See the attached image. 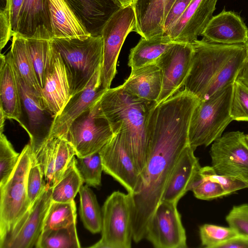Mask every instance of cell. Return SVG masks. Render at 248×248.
<instances>
[{"instance_id":"6da1fadb","label":"cell","mask_w":248,"mask_h":248,"mask_svg":"<svg viewBox=\"0 0 248 248\" xmlns=\"http://www.w3.org/2000/svg\"><path fill=\"white\" fill-rule=\"evenodd\" d=\"M200 100L185 90L152 105L147 117L148 160L132 194L133 240L145 238L148 225L160 203L174 167L188 144V129Z\"/></svg>"},{"instance_id":"7a4b0ae2","label":"cell","mask_w":248,"mask_h":248,"mask_svg":"<svg viewBox=\"0 0 248 248\" xmlns=\"http://www.w3.org/2000/svg\"><path fill=\"white\" fill-rule=\"evenodd\" d=\"M191 44L192 63L184 90L204 101L237 79L247 59V47L246 44H221L204 38Z\"/></svg>"},{"instance_id":"3957f363","label":"cell","mask_w":248,"mask_h":248,"mask_svg":"<svg viewBox=\"0 0 248 248\" xmlns=\"http://www.w3.org/2000/svg\"><path fill=\"white\" fill-rule=\"evenodd\" d=\"M155 102L139 98L120 85L106 89L94 104L97 114L108 121L114 133L121 128L140 173L149 155L146 124Z\"/></svg>"},{"instance_id":"277c9868","label":"cell","mask_w":248,"mask_h":248,"mask_svg":"<svg viewBox=\"0 0 248 248\" xmlns=\"http://www.w3.org/2000/svg\"><path fill=\"white\" fill-rule=\"evenodd\" d=\"M233 83L200 101L191 116L188 129V144L195 151L208 146L221 137L233 121L230 115Z\"/></svg>"},{"instance_id":"5b68a950","label":"cell","mask_w":248,"mask_h":248,"mask_svg":"<svg viewBox=\"0 0 248 248\" xmlns=\"http://www.w3.org/2000/svg\"><path fill=\"white\" fill-rule=\"evenodd\" d=\"M71 81L72 96L83 89L102 67L103 43L101 35L87 39H53Z\"/></svg>"},{"instance_id":"8992f818","label":"cell","mask_w":248,"mask_h":248,"mask_svg":"<svg viewBox=\"0 0 248 248\" xmlns=\"http://www.w3.org/2000/svg\"><path fill=\"white\" fill-rule=\"evenodd\" d=\"M33 156L29 143L20 153L17 164L9 179L0 186V243L12 232L31 207L26 180Z\"/></svg>"},{"instance_id":"52a82bcc","label":"cell","mask_w":248,"mask_h":248,"mask_svg":"<svg viewBox=\"0 0 248 248\" xmlns=\"http://www.w3.org/2000/svg\"><path fill=\"white\" fill-rule=\"evenodd\" d=\"M132 194L112 192L102 209L101 238L93 248H130L133 239Z\"/></svg>"},{"instance_id":"ba28073f","label":"cell","mask_w":248,"mask_h":248,"mask_svg":"<svg viewBox=\"0 0 248 248\" xmlns=\"http://www.w3.org/2000/svg\"><path fill=\"white\" fill-rule=\"evenodd\" d=\"M136 23L135 12L130 4L115 12L103 26L101 32L103 43L100 75L102 88H110L117 73L116 65L121 48L128 34L134 31Z\"/></svg>"},{"instance_id":"9c48e42d","label":"cell","mask_w":248,"mask_h":248,"mask_svg":"<svg viewBox=\"0 0 248 248\" xmlns=\"http://www.w3.org/2000/svg\"><path fill=\"white\" fill-rule=\"evenodd\" d=\"M212 167L222 175L248 184V145L240 131L225 133L212 143L210 150Z\"/></svg>"},{"instance_id":"30bf717a","label":"cell","mask_w":248,"mask_h":248,"mask_svg":"<svg viewBox=\"0 0 248 248\" xmlns=\"http://www.w3.org/2000/svg\"><path fill=\"white\" fill-rule=\"evenodd\" d=\"M94 104L75 120L68 130L66 139L77 156L99 151L114 135L108 121L97 114Z\"/></svg>"},{"instance_id":"8fae6325","label":"cell","mask_w":248,"mask_h":248,"mask_svg":"<svg viewBox=\"0 0 248 248\" xmlns=\"http://www.w3.org/2000/svg\"><path fill=\"white\" fill-rule=\"evenodd\" d=\"M99 153L103 171L119 182L128 193H134L139 184L140 172L121 128Z\"/></svg>"},{"instance_id":"7c38bea8","label":"cell","mask_w":248,"mask_h":248,"mask_svg":"<svg viewBox=\"0 0 248 248\" xmlns=\"http://www.w3.org/2000/svg\"><path fill=\"white\" fill-rule=\"evenodd\" d=\"M194 53L191 43L174 42L155 63L162 77V90L156 103H161L180 91L190 71Z\"/></svg>"},{"instance_id":"4fadbf2b","label":"cell","mask_w":248,"mask_h":248,"mask_svg":"<svg viewBox=\"0 0 248 248\" xmlns=\"http://www.w3.org/2000/svg\"><path fill=\"white\" fill-rule=\"evenodd\" d=\"M177 203L161 201L147 227L145 238L156 248H186V236Z\"/></svg>"},{"instance_id":"5bb4252c","label":"cell","mask_w":248,"mask_h":248,"mask_svg":"<svg viewBox=\"0 0 248 248\" xmlns=\"http://www.w3.org/2000/svg\"><path fill=\"white\" fill-rule=\"evenodd\" d=\"M52 187L46 186L12 232L0 243V248H35L43 232L52 202Z\"/></svg>"},{"instance_id":"9a60e30c","label":"cell","mask_w":248,"mask_h":248,"mask_svg":"<svg viewBox=\"0 0 248 248\" xmlns=\"http://www.w3.org/2000/svg\"><path fill=\"white\" fill-rule=\"evenodd\" d=\"M6 57L12 66L19 88L22 107L27 116V133L30 138V144L32 154L35 156L47 140L49 129L46 128L45 124L46 114L49 112L44 105L41 96L27 83L15 67L9 56L6 55Z\"/></svg>"},{"instance_id":"2e32d148","label":"cell","mask_w":248,"mask_h":248,"mask_svg":"<svg viewBox=\"0 0 248 248\" xmlns=\"http://www.w3.org/2000/svg\"><path fill=\"white\" fill-rule=\"evenodd\" d=\"M101 67L80 92L73 95L61 112L55 117L50 127L47 140L66 136L72 123L82 113L89 109L99 100L106 89L101 88Z\"/></svg>"},{"instance_id":"e0dca14e","label":"cell","mask_w":248,"mask_h":248,"mask_svg":"<svg viewBox=\"0 0 248 248\" xmlns=\"http://www.w3.org/2000/svg\"><path fill=\"white\" fill-rule=\"evenodd\" d=\"M41 95L46 108L53 119L61 112L72 96L70 76L55 46Z\"/></svg>"},{"instance_id":"ac0fdd59","label":"cell","mask_w":248,"mask_h":248,"mask_svg":"<svg viewBox=\"0 0 248 248\" xmlns=\"http://www.w3.org/2000/svg\"><path fill=\"white\" fill-rule=\"evenodd\" d=\"M217 0H192L166 34L174 42L192 43L213 17Z\"/></svg>"},{"instance_id":"d6986e66","label":"cell","mask_w":248,"mask_h":248,"mask_svg":"<svg viewBox=\"0 0 248 248\" xmlns=\"http://www.w3.org/2000/svg\"><path fill=\"white\" fill-rule=\"evenodd\" d=\"M73 146L65 138L47 140L35 156L42 169L46 185L53 187L75 157Z\"/></svg>"},{"instance_id":"ffe728a7","label":"cell","mask_w":248,"mask_h":248,"mask_svg":"<svg viewBox=\"0 0 248 248\" xmlns=\"http://www.w3.org/2000/svg\"><path fill=\"white\" fill-rule=\"evenodd\" d=\"M201 35L207 41L215 43L246 44L248 28L239 16L224 9L213 16Z\"/></svg>"},{"instance_id":"44dd1931","label":"cell","mask_w":248,"mask_h":248,"mask_svg":"<svg viewBox=\"0 0 248 248\" xmlns=\"http://www.w3.org/2000/svg\"><path fill=\"white\" fill-rule=\"evenodd\" d=\"M175 1L134 0L132 5L136 22L134 31L144 38L164 34V21Z\"/></svg>"},{"instance_id":"7402d4cb","label":"cell","mask_w":248,"mask_h":248,"mask_svg":"<svg viewBox=\"0 0 248 248\" xmlns=\"http://www.w3.org/2000/svg\"><path fill=\"white\" fill-rule=\"evenodd\" d=\"M195 150L188 144L181 153L165 189L161 201L178 203L190 190L201 168Z\"/></svg>"},{"instance_id":"603a6c76","label":"cell","mask_w":248,"mask_h":248,"mask_svg":"<svg viewBox=\"0 0 248 248\" xmlns=\"http://www.w3.org/2000/svg\"><path fill=\"white\" fill-rule=\"evenodd\" d=\"M76 16L93 36L101 35L103 26L122 5L117 0H65Z\"/></svg>"},{"instance_id":"cb8c5ba5","label":"cell","mask_w":248,"mask_h":248,"mask_svg":"<svg viewBox=\"0 0 248 248\" xmlns=\"http://www.w3.org/2000/svg\"><path fill=\"white\" fill-rule=\"evenodd\" d=\"M53 39H85L92 35L65 0H47Z\"/></svg>"},{"instance_id":"d4e9b609","label":"cell","mask_w":248,"mask_h":248,"mask_svg":"<svg viewBox=\"0 0 248 248\" xmlns=\"http://www.w3.org/2000/svg\"><path fill=\"white\" fill-rule=\"evenodd\" d=\"M22 105L12 66L2 54L0 56V109L6 119L16 121L27 131L21 120Z\"/></svg>"},{"instance_id":"484cf974","label":"cell","mask_w":248,"mask_h":248,"mask_svg":"<svg viewBox=\"0 0 248 248\" xmlns=\"http://www.w3.org/2000/svg\"><path fill=\"white\" fill-rule=\"evenodd\" d=\"M121 85L139 98L156 102L162 90L160 70L155 63L131 69L129 76Z\"/></svg>"},{"instance_id":"4316f807","label":"cell","mask_w":248,"mask_h":248,"mask_svg":"<svg viewBox=\"0 0 248 248\" xmlns=\"http://www.w3.org/2000/svg\"><path fill=\"white\" fill-rule=\"evenodd\" d=\"M41 27H45L51 31L47 0H24L16 32L30 38Z\"/></svg>"},{"instance_id":"83f0119b","label":"cell","mask_w":248,"mask_h":248,"mask_svg":"<svg viewBox=\"0 0 248 248\" xmlns=\"http://www.w3.org/2000/svg\"><path fill=\"white\" fill-rule=\"evenodd\" d=\"M174 43L166 34L149 38L141 37L130 50L128 65L135 69L154 63Z\"/></svg>"},{"instance_id":"f1b7e54d","label":"cell","mask_w":248,"mask_h":248,"mask_svg":"<svg viewBox=\"0 0 248 248\" xmlns=\"http://www.w3.org/2000/svg\"><path fill=\"white\" fill-rule=\"evenodd\" d=\"M7 55L27 83L41 95V88L30 57L26 38L17 32L14 33Z\"/></svg>"},{"instance_id":"f546056e","label":"cell","mask_w":248,"mask_h":248,"mask_svg":"<svg viewBox=\"0 0 248 248\" xmlns=\"http://www.w3.org/2000/svg\"><path fill=\"white\" fill-rule=\"evenodd\" d=\"M79 215L84 227L92 233L101 232L102 213L96 197L87 185L79 191Z\"/></svg>"},{"instance_id":"4dcf8cb0","label":"cell","mask_w":248,"mask_h":248,"mask_svg":"<svg viewBox=\"0 0 248 248\" xmlns=\"http://www.w3.org/2000/svg\"><path fill=\"white\" fill-rule=\"evenodd\" d=\"M76 223L58 229L43 230L36 248H79Z\"/></svg>"},{"instance_id":"1f68e13d","label":"cell","mask_w":248,"mask_h":248,"mask_svg":"<svg viewBox=\"0 0 248 248\" xmlns=\"http://www.w3.org/2000/svg\"><path fill=\"white\" fill-rule=\"evenodd\" d=\"M75 158L61 179L52 187L53 202H67L74 201L83 185L84 183L75 166Z\"/></svg>"},{"instance_id":"d6a6232c","label":"cell","mask_w":248,"mask_h":248,"mask_svg":"<svg viewBox=\"0 0 248 248\" xmlns=\"http://www.w3.org/2000/svg\"><path fill=\"white\" fill-rule=\"evenodd\" d=\"M76 219L74 200L67 202L52 201L45 219L43 230L68 226L76 223Z\"/></svg>"},{"instance_id":"836d02e7","label":"cell","mask_w":248,"mask_h":248,"mask_svg":"<svg viewBox=\"0 0 248 248\" xmlns=\"http://www.w3.org/2000/svg\"><path fill=\"white\" fill-rule=\"evenodd\" d=\"M75 163L83 183L94 187L101 185L103 167L99 151L83 157L77 156Z\"/></svg>"},{"instance_id":"e575fe53","label":"cell","mask_w":248,"mask_h":248,"mask_svg":"<svg viewBox=\"0 0 248 248\" xmlns=\"http://www.w3.org/2000/svg\"><path fill=\"white\" fill-rule=\"evenodd\" d=\"M202 246L208 248L219 247L239 234L234 229L215 224H204L200 227Z\"/></svg>"},{"instance_id":"d590c367","label":"cell","mask_w":248,"mask_h":248,"mask_svg":"<svg viewBox=\"0 0 248 248\" xmlns=\"http://www.w3.org/2000/svg\"><path fill=\"white\" fill-rule=\"evenodd\" d=\"M17 153L3 132H0V186L3 185L13 173L19 161Z\"/></svg>"},{"instance_id":"8d00e7d4","label":"cell","mask_w":248,"mask_h":248,"mask_svg":"<svg viewBox=\"0 0 248 248\" xmlns=\"http://www.w3.org/2000/svg\"><path fill=\"white\" fill-rule=\"evenodd\" d=\"M230 115L233 120L248 121V87L238 79L233 83Z\"/></svg>"},{"instance_id":"74e56055","label":"cell","mask_w":248,"mask_h":248,"mask_svg":"<svg viewBox=\"0 0 248 248\" xmlns=\"http://www.w3.org/2000/svg\"><path fill=\"white\" fill-rule=\"evenodd\" d=\"M190 191L196 198L203 200H211L227 196L220 184L203 178L199 170L191 184Z\"/></svg>"},{"instance_id":"f35d334b","label":"cell","mask_w":248,"mask_h":248,"mask_svg":"<svg viewBox=\"0 0 248 248\" xmlns=\"http://www.w3.org/2000/svg\"><path fill=\"white\" fill-rule=\"evenodd\" d=\"M26 186L28 200L31 207L46 186L42 169L34 155L27 174Z\"/></svg>"},{"instance_id":"ab89813d","label":"cell","mask_w":248,"mask_h":248,"mask_svg":"<svg viewBox=\"0 0 248 248\" xmlns=\"http://www.w3.org/2000/svg\"><path fill=\"white\" fill-rule=\"evenodd\" d=\"M199 173L203 178L220 184L227 195L248 188V184L241 180L217 173L212 166L201 167Z\"/></svg>"},{"instance_id":"60d3db41","label":"cell","mask_w":248,"mask_h":248,"mask_svg":"<svg viewBox=\"0 0 248 248\" xmlns=\"http://www.w3.org/2000/svg\"><path fill=\"white\" fill-rule=\"evenodd\" d=\"M229 226L248 236V204L233 206L225 217Z\"/></svg>"},{"instance_id":"b9f144b4","label":"cell","mask_w":248,"mask_h":248,"mask_svg":"<svg viewBox=\"0 0 248 248\" xmlns=\"http://www.w3.org/2000/svg\"><path fill=\"white\" fill-rule=\"evenodd\" d=\"M192 0H175L164 21L163 29L166 34L186 10Z\"/></svg>"},{"instance_id":"7bdbcfd3","label":"cell","mask_w":248,"mask_h":248,"mask_svg":"<svg viewBox=\"0 0 248 248\" xmlns=\"http://www.w3.org/2000/svg\"><path fill=\"white\" fill-rule=\"evenodd\" d=\"M11 13L5 9L0 10V48L1 50L13 35Z\"/></svg>"},{"instance_id":"ee69618b","label":"cell","mask_w":248,"mask_h":248,"mask_svg":"<svg viewBox=\"0 0 248 248\" xmlns=\"http://www.w3.org/2000/svg\"><path fill=\"white\" fill-rule=\"evenodd\" d=\"M218 248H248V236L239 234L221 245Z\"/></svg>"},{"instance_id":"f6af8a7d","label":"cell","mask_w":248,"mask_h":248,"mask_svg":"<svg viewBox=\"0 0 248 248\" xmlns=\"http://www.w3.org/2000/svg\"><path fill=\"white\" fill-rule=\"evenodd\" d=\"M24 1V0H12V24L14 33L17 31L19 16Z\"/></svg>"},{"instance_id":"bcb514c9","label":"cell","mask_w":248,"mask_h":248,"mask_svg":"<svg viewBox=\"0 0 248 248\" xmlns=\"http://www.w3.org/2000/svg\"><path fill=\"white\" fill-rule=\"evenodd\" d=\"M237 79L241 80L248 87V60L247 59Z\"/></svg>"},{"instance_id":"7dc6e473","label":"cell","mask_w":248,"mask_h":248,"mask_svg":"<svg viewBox=\"0 0 248 248\" xmlns=\"http://www.w3.org/2000/svg\"><path fill=\"white\" fill-rule=\"evenodd\" d=\"M6 118L2 111L0 109V132H3L4 131V122Z\"/></svg>"},{"instance_id":"c3c4849f","label":"cell","mask_w":248,"mask_h":248,"mask_svg":"<svg viewBox=\"0 0 248 248\" xmlns=\"http://www.w3.org/2000/svg\"><path fill=\"white\" fill-rule=\"evenodd\" d=\"M122 7L132 4L134 0H117Z\"/></svg>"},{"instance_id":"681fc988","label":"cell","mask_w":248,"mask_h":248,"mask_svg":"<svg viewBox=\"0 0 248 248\" xmlns=\"http://www.w3.org/2000/svg\"><path fill=\"white\" fill-rule=\"evenodd\" d=\"M247 51V59L248 60V42L246 44Z\"/></svg>"},{"instance_id":"f907efd6","label":"cell","mask_w":248,"mask_h":248,"mask_svg":"<svg viewBox=\"0 0 248 248\" xmlns=\"http://www.w3.org/2000/svg\"><path fill=\"white\" fill-rule=\"evenodd\" d=\"M246 141L247 144L248 145V134L246 135Z\"/></svg>"}]
</instances>
